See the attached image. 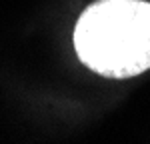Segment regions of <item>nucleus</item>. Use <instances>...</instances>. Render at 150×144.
<instances>
[{"label": "nucleus", "instance_id": "1", "mask_svg": "<svg viewBox=\"0 0 150 144\" xmlns=\"http://www.w3.org/2000/svg\"><path fill=\"white\" fill-rule=\"evenodd\" d=\"M80 62L104 78H132L150 70V2L96 0L74 28Z\"/></svg>", "mask_w": 150, "mask_h": 144}]
</instances>
